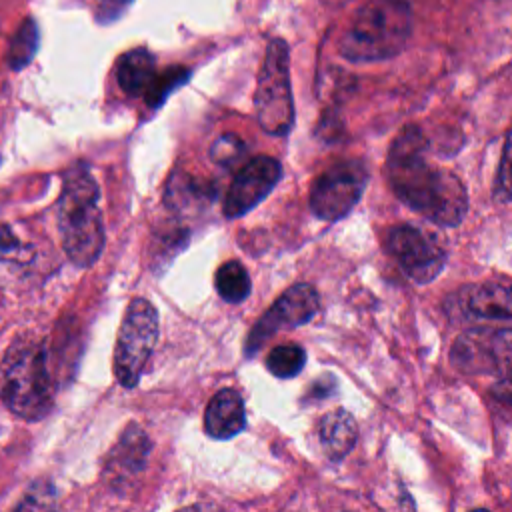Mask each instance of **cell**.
<instances>
[{"mask_svg":"<svg viewBox=\"0 0 512 512\" xmlns=\"http://www.w3.org/2000/svg\"><path fill=\"white\" fill-rule=\"evenodd\" d=\"M244 152V142L234 136V134H224L220 136L212 148H210V156L214 162L218 164H224V166H230L232 162H236V158Z\"/></svg>","mask_w":512,"mask_h":512,"instance_id":"21","label":"cell"},{"mask_svg":"<svg viewBox=\"0 0 512 512\" xmlns=\"http://www.w3.org/2000/svg\"><path fill=\"white\" fill-rule=\"evenodd\" d=\"M214 286L222 300H226L230 304H238V302L246 300V296L250 294L252 282H250L246 268L238 260H228V262L220 264V268L216 270Z\"/></svg>","mask_w":512,"mask_h":512,"instance_id":"17","label":"cell"},{"mask_svg":"<svg viewBox=\"0 0 512 512\" xmlns=\"http://www.w3.org/2000/svg\"><path fill=\"white\" fill-rule=\"evenodd\" d=\"M282 178V166L272 156H256L248 160L238 174L234 176L224 204L222 212L226 218H238L244 216L248 210H252L256 204H260L278 184Z\"/></svg>","mask_w":512,"mask_h":512,"instance_id":"12","label":"cell"},{"mask_svg":"<svg viewBox=\"0 0 512 512\" xmlns=\"http://www.w3.org/2000/svg\"><path fill=\"white\" fill-rule=\"evenodd\" d=\"M158 340V312L146 298H134L120 322L114 348V374L120 386L134 388Z\"/></svg>","mask_w":512,"mask_h":512,"instance_id":"6","label":"cell"},{"mask_svg":"<svg viewBox=\"0 0 512 512\" xmlns=\"http://www.w3.org/2000/svg\"><path fill=\"white\" fill-rule=\"evenodd\" d=\"M148 454L150 438L146 430L138 424H128L104 464V476L110 480V486H128L146 468Z\"/></svg>","mask_w":512,"mask_h":512,"instance_id":"14","label":"cell"},{"mask_svg":"<svg viewBox=\"0 0 512 512\" xmlns=\"http://www.w3.org/2000/svg\"><path fill=\"white\" fill-rule=\"evenodd\" d=\"M26 246L10 228H0V260H22Z\"/></svg>","mask_w":512,"mask_h":512,"instance_id":"22","label":"cell"},{"mask_svg":"<svg viewBox=\"0 0 512 512\" xmlns=\"http://www.w3.org/2000/svg\"><path fill=\"white\" fill-rule=\"evenodd\" d=\"M470 512H488V510H482V508H476V510H470Z\"/></svg>","mask_w":512,"mask_h":512,"instance_id":"26","label":"cell"},{"mask_svg":"<svg viewBox=\"0 0 512 512\" xmlns=\"http://www.w3.org/2000/svg\"><path fill=\"white\" fill-rule=\"evenodd\" d=\"M452 364L460 372L468 374H508L510 366V330L508 326L500 330L472 328L460 334L450 352Z\"/></svg>","mask_w":512,"mask_h":512,"instance_id":"10","label":"cell"},{"mask_svg":"<svg viewBox=\"0 0 512 512\" xmlns=\"http://www.w3.org/2000/svg\"><path fill=\"white\" fill-rule=\"evenodd\" d=\"M306 362V352L298 344H280L266 358V368L278 378H294Z\"/></svg>","mask_w":512,"mask_h":512,"instance_id":"19","label":"cell"},{"mask_svg":"<svg viewBox=\"0 0 512 512\" xmlns=\"http://www.w3.org/2000/svg\"><path fill=\"white\" fill-rule=\"evenodd\" d=\"M12 512H56V488L48 480H36Z\"/></svg>","mask_w":512,"mask_h":512,"instance_id":"20","label":"cell"},{"mask_svg":"<svg viewBox=\"0 0 512 512\" xmlns=\"http://www.w3.org/2000/svg\"><path fill=\"white\" fill-rule=\"evenodd\" d=\"M186 76L188 70L182 68L158 72L156 58L146 48H134L116 62V80L122 92L132 98H146L150 106H158Z\"/></svg>","mask_w":512,"mask_h":512,"instance_id":"9","label":"cell"},{"mask_svg":"<svg viewBox=\"0 0 512 512\" xmlns=\"http://www.w3.org/2000/svg\"><path fill=\"white\" fill-rule=\"evenodd\" d=\"M100 190L82 164L70 168L58 198V230L66 256L76 266H92L104 248V222L98 206Z\"/></svg>","mask_w":512,"mask_h":512,"instance_id":"2","label":"cell"},{"mask_svg":"<svg viewBox=\"0 0 512 512\" xmlns=\"http://www.w3.org/2000/svg\"><path fill=\"white\" fill-rule=\"evenodd\" d=\"M430 144L418 126H406L390 144L386 178L408 208L438 226H458L468 210L462 180L428 160Z\"/></svg>","mask_w":512,"mask_h":512,"instance_id":"1","label":"cell"},{"mask_svg":"<svg viewBox=\"0 0 512 512\" xmlns=\"http://www.w3.org/2000/svg\"><path fill=\"white\" fill-rule=\"evenodd\" d=\"M412 32L408 0H366L338 40V52L350 62H378L396 56Z\"/></svg>","mask_w":512,"mask_h":512,"instance_id":"3","label":"cell"},{"mask_svg":"<svg viewBox=\"0 0 512 512\" xmlns=\"http://www.w3.org/2000/svg\"><path fill=\"white\" fill-rule=\"evenodd\" d=\"M246 410L240 392L234 388L218 390L204 412V430L214 440H228L244 430Z\"/></svg>","mask_w":512,"mask_h":512,"instance_id":"15","label":"cell"},{"mask_svg":"<svg viewBox=\"0 0 512 512\" xmlns=\"http://www.w3.org/2000/svg\"><path fill=\"white\" fill-rule=\"evenodd\" d=\"M36 48H38V26L32 18H26L20 22V26L10 38V46L6 54L8 66L12 70L24 68L34 58Z\"/></svg>","mask_w":512,"mask_h":512,"instance_id":"18","label":"cell"},{"mask_svg":"<svg viewBox=\"0 0 512 512\" xmlns=\"http://www.w3.org/2000/svg\"><path fill=\"white\" fill-rule=\"evenodd\" d=\"M508 142L504 144V152H502V162H500V186H498V194L502 196V200L508 198Z\"/></svg>","mask_w":512,"mask_h":512,"instance_id":"24","label":"cell"},{"mask_svg":"<svg viewBox=\"0 0 512 512\" xmlns=\"http://www.w3.org/2000/svg\"><path fill=\"white\" fill-rule=\"evenodd\" d=\"M0 398L24 420L44 418L54 402L46 348L34 340L14 342L0 364Z\"/></svg>","mask_w":512,"mask_h":512,"instance_id":"4","label":"cell"},{"mask_svg":"<svg viewBox=\"0 0 512 512\" xmlns=\"http://www.w3.org/2000/svg\"><path fill=\"white\" fill-rule=\"evenodd\" d=\"M368 170L360 160H340L326 168L310 188V210L322 220L344 218L360 200Z\"/></svg>","mask_w":512,"mask_h":512,"instance_id":"7","label":"cell"},{"mask_svg":"<svg viewBox=\"0 0 512 512\" xmlns=\"http://www.w3.org/2000/svg\"><path fill=\"white\" fill-rule=\"evenodd\" d=\"M254 106L258 124L264 132L272 136H286L292 130L294 100L288 72V44L282 38H274L266 46Z\"/></svg>","mask_w":512,"mask_h":512,"instance_id":"5","label":"cell"},{"mask_svg":"<svg viewBox=\"0 0 512 512\" xmlns=\"http://www.w3.org/2000/svg\"><path fill=\"white\" fill-rule=\"evenodd\" d=\"M132 0H96V18L100 22L116 20L130 4Z\"/></svg>","mask_w":512,"mask_h":512,"instance_id":"23","label":"cell"},{"mask_svg":"<svg viewBox=\"0 0 512 512\" xmlns=\"http://www.w3.org/2000/svg\"><path fill=\"white\" fill-rule=\"evenodd\" d=\"M318 306V292L310 284L298 282L290 286L250 330L246 340V354L250 356L260 350L280 330L306 324L318 312Z\"/></svg>","mask_w":512,"mask_h":512,"instance_id":"11","label":"cell"},{"mask_svg":"<svg viewBox=\"0 0 512 512\" xmlns=\"http://www.w3.org/2000/svg\"><path fill=\"white\" fill-rule=\"evenodd\" d=\"M512 294L508 284L482 282L460 288L450 296V314L472 322H510Z\"/></svg>","mask_w":512,"mask_h":512,"instance_id":"13","label":"cell"},{"mask_svg":"<svg viewBox=\"0 0 512 512\" xmlns=\"http://www.w3.org/2000/svg\"><path fill=\"white\" fill-rule=\"evenodd\" d=\"M178 512H222V510L216 508L214 504H194V506H186Z\"/></svg>","mask_w":512,"mask_h":512,"instance_id":"25","label":"cell"},{"mask_svg":"<svg viewBox=\"0 0 512 512\" xmlns=\"http://www.w3.org/2000/svg\"><path fill=\"white\" fill-rule=\"evenodd\" d=\"M318 438L324 454L330 460H342L356 444V420L342 408L330 410L318 422Z\"/></svg>","mask_w":512,"mask_h":512,"instance_id":"16","label":"cell"},{"mask_svg":"<svg viewBox=\"0 0 512 512\" xmlns=\"http://www.w3.org/2000/svg\"><path fill=\"white\" fill-rule=\"evenodd\" d=\"M386 250L400 264L404 274L418 282H432L446 264L442 244L412 224H398L386 232Z\"/></svg>","mask_w":512,"mask_h":512,"instance_id":"8","label":"cell"}]
</instances>
